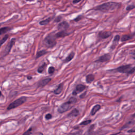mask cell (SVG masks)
Returning <instances> with one entry per match:
<instances>
[{
    "label": "cell",
    "instance_id": "14",
    "mask_svg": "<svg viewBox=\"0 0 135 135\" xmlns=\"http://www.w3.org/2000/svg\"><path fill=\"white\" fill-rule=\"evenodd\" d=\"M74 56H75V53L74 52H71L69 54V55L65 59H64L63 60V63H68V62H69L70 61H71L73 58L74 57Z\"/></svg>",
    "mask_w": 135,
    "mask_h": 135
},
{
    "label": "cell",
    "instance_id": "28",
    "mask_svg": "<svg viewBox=\"0 0 135 135\" xmlns=\"http://www.w3.org/2000/svg\"><path fill=\"white\" fill-rule=\"evenodd\" d=\"M134 8H135V5H128V7L126 8V10L129 11H131V10H132Z\"/></svg>",
    "mask_w": 135,
    "mask_h": 135
},
{
    "label": "cell",
    "instance_id": "3",
    "mask_svg": "<svg viewBox=\"0 0 135 135\" xmlns=\"http://www.w3.org/2000/svg\"><path fill=\"white\" fill-rule=\"evenodd\" d=\"M77 99L75 97H71L69 100L62 103L58 109V112L59 114H63L71 109L73 104L77 102Z\"/></svg>",
    "mask_w": 135,
    "mask_h": 135
},
{
    "label": "cell",
    "instance_id": "27",
    "mask_svg": "<svg viewBox=\"0 0 135 135\" xmlns=\"http://www.w3.org/2000/svg\"><path fill=\"white\" fill-rule=\"evenodd\" d=\"M55 67H50L49 68V69H48V73L49 74H53L54 72H55Z\"/></svg>",
    "mask_w": 135,
    "mask_h": 135
},
{
    "label": "cell",
    "instance_id": "33",
    "mask_svg": "<svg viewBox=\"0 0 135 135\" xmlns=\"http://www.w3.org/2000/svg\"><path fill=\"white\" fill-rule=\"evenodd\" d=\"M94 128H95V125H92L91 126H90V127H89L88 129V132L90 133V132L93 131Z\"/></svg>",
    "mask_w": 135,
    "mask_h": 135
},
{
    "label": "cell",
    "instance_id": "39",
    "mask_svg": "<svg viewBox=\"0 0 135 135\" xmlns=\"http://www.w3.org/2000/svg\"><path fill=\"white\" fill-rule=\"evenodd\" d=\"M132 118H135V113L132 115Z\"/></svg>",
    "mask_w": 135,
    "mask_h": 135
},
{
    "label": "cell",
    "instance_id": "13",
    "mask_svg": "<svg viewBox=\"0 0 135 135\" xmlns=\"http://www.w3.org/2000/svg\"><path fill=\"white\" fill-rule=\"evenodd\" d=\"M120 40V37L119 36V35H116V36L114 37L113 44L112 45H111V49L114 50L116 48V46L117 45V44H118V42Z\"/></svg>",
    "mask_w": 135,
    "mask_h": 135
},
{
    "label": "cell",
    "instance_id": "4",
    "mask_svg": "<svg viewBox=\"0 0 135 135\" xmlns=\"http://www.w3.org/2000/svg\"><path fill=\"white\" fill-rule=\"evenodd\" d=\"M43 44L48 48H53L57 44L56 37L55 35L49 34L44 39Z\"/></svg>",
    "mask_w": 135,
    "mask_h": 135
},
{
    "label": "cell",
    "instance_id": "15",
    "mask_svg": "<svg viewBox=\"0 0 135 135\" xmlns=\"http://www.w3.org/2000/svg\"><path fill=\"white\" fill-rule=\"evenodd\" d=\"M63 88V83H61L59 85L58 87L53 91V92L55 95H59L60 93L62 92Z\"/></svg>",
    "mask_w": 135,
    "mask_h": 135
},
{
    "label": "cell",
    "instance_id": "9",
    "mask_svg": "<svg viewBox=\"0 0 135 135\" xmlns=\"http://www.w3.org/2000/svg\"><path fill=\"white\" fill-rule=\"evenodd\" d=\"M51 80L52 79L50 78H47L41 80L38 83L37 87L38 88H43L48 85L51 81Z\"/></svg>",
    "mask_w": 135,
    "mask_h": 135
},
{
    "label": "cell",
    "instance_id": "31",
    "mask_svg": "<svg viewBox=\"0 0 135 135\" xmlns=\"http://www.w3.org/2000/svg\"><path fill=\"white\" fill-rule=\"evenodd\" d=\"M62 19V17L61 16H58L57 17H56L55 19V22H59L61 21Z\"/></svg>",
    "mask_w": 135,
    "mask_h": 135
},
{
    "label": "cell",
    "instance_id": "20",
    "mask_svg": "<svg viewBox=\"0 0 135 135\" xmlns=\"http://www.w3.org/2000/svg\"><path fill=\"white\" fill-rule=\"evenodd\" d=\"M47 53H48V51H46V50H40L39 51H38L37 52L36 58L37 59L40 58L41 57L45 55V54Z\"/></svg>",
    "mask_w": 135,
    "mask_h": 135
},
{
    "label": "cell",
    "instance_id": "8",
    "mask_svg": "<svg viewBox=\"0 0 135 135\" xmlns=\"http://www.w3.org/2000/svg\"><path fill=\"white\" fill-rule=\"evenodd\" d=\"M86 86L84 85H82V84L78 85L75 88L74 90L73 91L72 95L73 96H77L78 94L84 91L86 89Z\"/></svg>",
    "mask_w": 135,
    "mask_h": 135
},
{
    "label": "cell",
    "instance_id": "26",
    "mask_svg": "<svg viewBox=\"0 0 135 135\" xmlns=\"http://www.w3.org/2000/svg\"><path fill=\"white\" fill-rule=\"evenodd\" d=\"M133 122H134V121H133L128 122V123H127V124H126L125 125H124V126H123V127H122V128L121 129V130L124 129H125V128H128V127H129V126H130V125H132V124H133Z\"/></svg>",
    "mask_w": 135,
    "mask_h": 135
},
{
    "label": "cell",
    "instance_id": "34",
    "mask_svg": "<svg viewBox=\"0 0 135 135\" xmlns=\"http://www.w3.org/2000/svg\"><path fill=\"white\" fill-rule=\"evenodd\" d=\"M128 133H133V132H135V127H134L130 129V130H129L128 131Z\"/></svg>",
    "mask_w": 135,
    "mask_h": 135
},
{
    "label": "cell",
    "instance_id": "17",
    "mask_svg": "<svg viewBox=\"0 0 135 135\" xmlns=\"http://www.w3.org/2000/svg\"><path fill=\"white\" fill-rule=\"evenodd\" d=\"M101 108V105H99V104H96L95 105V106H94L91 111V113H90V114L91 116H94L98 112V111Z\"/></svg>",
    "mask_w": 135,
    "mask_h": 135
},
{
    "label": "cell",
    "instance_id": "2",
    "mask_svg": "<svg viewBox=\"0 0 135 135\" xmlns=\"http://www.w3.org/2000/svg\"><path fill=\"white\" fill-rule=\"evenodd\" d=\"M109 71L130 75L135 72V66H132L131 64H126V65L120 66L115 69L109 70Z\"/></svg>",
    "mask_w": 135,
    "mask_h": 135
},
{
    "label": "cell",
    "instance_id": "35",
    "mask_svg": "<svg viewBox=\"0 0 135 135\" xmlns=\"http://www.w3.org/2000/svg\"><path fill=\"white\" fill-rule=\"evenodd\" d=\"M81 0H73V4H76V3H78L80 2Z\"/></svg>",
    "mask_w": 135,
    "mask_h": 135
},
{
    "label": "cell",
    "instance_id": "22",
    "mask_svg": "<svg viewBox=\"0 0 135 135\" xmlns=\"http://www.w3.org/2000/svg\"><path fill=\"white\" fill-rule=\"evenodd\" d=\"M11 30V28L9 27H3L1 28L0 29V35H3L6 33H7L8 31Z\"/></svg>",
    "mask_w": 135,
    "mask_h": 135
},
{
    "label": "cell",
    "instance_id": "29",
    "mask_svg": "<svg viewBox=\"0 0 135 135\" xmlns=\"http://www.w3.org/2000/svg\"><path fill=\"white\" fill-rule=\"evenodd\" d=\"M32 128H29L26 132L23 133V134H28V135L31 134L32 133Z\"/></svg>",
    "mask_w": 135,
    "mask_h": 135
},
{
    "label": "cell",
    "instance_id": "1",
    "mask_svg": "<svg viewBox=\"0 0 135 135\" xmlns=\"http://www.w3.org/2000/svg\"><path fill=\"white\" fill-rule=\"evenodd\" d=\"M120 5L121 4L119 3L115 2H109L97 6L96 8L93 9V10L101 11L104 13H107L110 11H113L118 9L120 7Z\"/></svg>",
    "mask_w": 135,
    "mask_h": 135
},
{
    "label": "cell",
    "instance_id": "25",
    "mask_svg": "<svg viewBox=\"0 0 135 135\" xmlns=\"http://www.w3.org/2000/svg\"><path fill=\"white\" fill-rule=\"evenodd\" d=\"M91 122V120H90V119L81 122L80 124V126H87L88 125H89V124H90Z\"/></svg>",
    "mask_w": 135,
    "mask_h": 135
},
{
    "label": "cell",
    "instance_id": "19",
    "mask_svg": "<svg viewBox=\"0 0 135 135\" xmlns=\"http://www.w3.org/2000/svg\"><path fill=\"white\" fill-rule=\"evenodd\" d=\"M132 36L130 34H125L120 38V41L121 42H126L132 38Z\"/></svg>",
    "mask_w": 135,
    "mask_h": 135
},
{
    "label": "cell",
    "instance_id": "16",
    "mask_svg": "<svg viewBox=\"0 0 135 135\" xmlns=\"http://www.w3.org/2000/svg\"><path fill=\"white\" fill-rule=\"evenodd\" d=\"M79 115V111L76 108L73 109L71 112H70L68 115V117H77Z\"/></svg>",
    "mask_w": 135,
    "mask_h": 135
},
{
    "label": "cell",
    "instance_id": "6",
    "mask_svg": "<svg viewBox=\"0 0 135 135\" xmlns=\"http://www.w3.org/2000/svg\"><path fill=\"white\" fill-rule=\"evenodd\" d=\"M16 40V39L15 38L12 39L7 44V46H6V48H5V49L3 50V51L2 52V53H1V58H4L5 56H7L9 53L11 49H12V48L13 46L15 44Z\"/></svg>",
    "mask_w": 135,
    "mask_h": 135
},
{
    "label": "cell",
    "instance_id": "12",
    "mask_svg": "<svg viewBox=\"0 0 135 135\" xmlns=\"http://www.w3.org/2000/svg\"><path fill=\"white\" fill-rule=\"evenodd\" d=\"M70 34V33H68L66 31V30H61V31L55 34V37L56 38H60L66 37Z\"/></svg>",
    "mask_w": 135,
    "mask_h": 135
},
{
    "label": "cell",
    "instance_id": "36",
    "mask_svg": "<svg viewBox=\"0 0 135 135\" xmlns=\"http://www.w3.org/2000/svg\"><path fill=\"white\" fill-rule=\"evenodd\" d=\"M86 92L82 94L81 95H80V98H84L85 96H86Z\"/></svg>",
    "mask_w": 135,
    "mask_h": 135
},
{
    "label": "cell",
    "instance_id": "11",
    "mask_svg": "<svg viewBox=\"0 0 135 135\" xmlns=\"http://www.w3.org/2000/svg\"><path fill=\"white\" fill-rule=\"evenodd\" d=\"M69 28V23L66 21H63L59 23L58 25V29L60 30H67Z\"/></svg>",
    "mask_w": 135,
    "mask_h": 135
},
{
    "label": "cell",
    "instance_id": "32",
    "mask_svg": "<svg viewBox=\"0 0 135 135\" xmlns=\"http://www.w3.org/2000/svg\"><path fill=\"white\" fill-rule=\"evenodd\" d=\"M52 116L51 114H48L47 115H45V118L46 120H50L52 118Z\"/></svg>",
    "mask_w": 135,
    "mask_h": 135
},
{
    "label": "cell",
    "instance_id": "10",
    "mask_svg": "<svg viewBox=\"0 0 135 135\" xmlns=\"http://www.w3.org/2000/svg\"><path fill=\"white\" fill-rule=\"evenodd\" d=\"M111 32L110 31H102L99 32L98 33V37L101 39H105L109 38L111 36Z\"/></svg>",
    "mask_w": 135,
    "mask_h": 135
},
{
    "label": "cell",
    "instance_id": "30",
    "mask_svg": "<svg viewBox=\"0 0 135 135\" xmlns=\"http://www.w3.org/2000/svg\"><path fill=\"white\" fill-rule=\"evenodd\" d=\"M84 17V16L83 15H79L77 17H76L75 19H74L73 20L75 21V22H78L79 21H80L82 19H83Z\"/></svg>",
    "mask_w": 135,
    "mask_h": 135
},
{
    "label": "cell",
    "instance_id": "23",
    "mask_svg": "<svg viewBox=\"0 0 135 135\" xmlns=\"http://www.w3.org/2000/svg\"><path fill=\"white\" fill-rule=\"evenodd\" d=\"M46 66V64L45 63H44L42 65H41V66H40L38 70H37V71L38 73H42L44 71V70H45V67Z\"/></svg>",
    "mask_w": 135,
    "mask_h": 135
},
{
    "label": "cell",
    "instance_id": "38",
    "mask_svg": "<svg viewBox=\"0 0 135 135\" xmlns=\"http://www.w3.org/2000/svg\"><path fill=\"white\" fill-rule=\"evenodd\" d=\"M27 79L29 80H30L32 79V77H31V76H27Z\"/></svg>",
    "mask_w": 135,
    "mask_h": 135
},
{
    "label": "cell",
    "instance_id": "24",
    "mask_svg": "<svg viewBox=\"0 0 135 135\" xmlns=\"http://www.w3.org/2000/svg\"><path fill=\"white\" fill-rule=\"evenodd\" d=\"M8 38H9V35H8V34L5 35V36H4V37L1 40V45H2L4 43V42H5L6 41H7V40L8 39Z\"/></svg>",
    "mask_w": 135,
    "mask_h": 135
},
{
    "label": "cell",
    "instance_id": "21",
    "mask_svg": "<svg viewBox=\"0 0 135 135\" xmlns=\"http://www.w3.org/2000/svg\"><path fill=\"white\" fill-rule=\"evenodd\" d=\"M52 19V17H49V18L48 19H46L44 20H42L41 21H40V23H39V24L41 25H46L47 24H48L49 23H50V22L51 21Z\"/></svg>",
    "mask_w": 135,
    "mask_h": 135
},
{
    "label": "cell",
    "instance_id": "5",
    "mask_svg": "<svg viewBox=\"0 0 135 135\" xmlns=\"http://www.w3.org/2000/svg\"><path fill=\"white\" fill-rule=\"evenodd\" d=\"M27 100V97H22L19 99L15 100V101L11 103L7 108L8 110H10L13 109H15L17 107H19L24 103H25Z\"/></svg>",
    "mask_w": 135,
    "mask_h": 135
},
{
    "label": "cell",
    "instance_id": "18",
    "mask_svg": "<svg viewBox=\"0 0 135 135\" xmlns=\"http://www.w3.org/2000/svg\"><path fill=\"white\" fill-rule=\"evenodd\" d=\"M95 75L92 74H89L88 75H87L86 76V80L87 83L88 84H91V83L94 81L95 80Z\"/></svg>",
    "mask_w": 135,
    "mask_h": 135
},
{
    "label": "cell",
    "instance_id": "37",
    "mask_svg": "<svg viewBox=\"0 0 135 135\" xmlns=\"http://www.w3.org/2000/svg\"><path fill=\"white\" fill-rule=\"evenodd\" d=\"M131 57H132V58L133 59L135 60V52L132 53H131Z\"/></svg>",
    "mask_w": 135,
    "mask_h": 135
},
{
    "label": "cell",
    "instance_id": "7",
    "mask_svg": "<svg viewBox=\"0 0 135 135\" xmlns=\"http://www.w3.org/2000/svg\"><path fill=\"white\" fill-rule=\"evenodd\" d=\"M111 56L109 53L104 54L103 56L100 57L97 60H96L95 61V62L103 63V62H107L111 59Z\"/></svg>",
    "mask_w": 135,
    "mask_h": 135
}]
</instances>
